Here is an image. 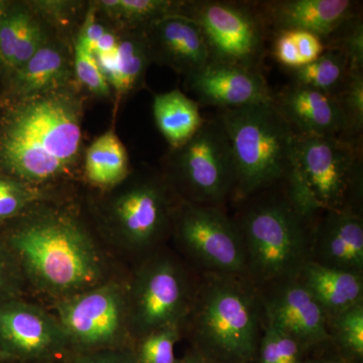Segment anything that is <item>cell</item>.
<instances>
[{"mask_svg": "<svg viewBox=\"0 0 363 363\" xmlns=\"http://www.w3.org/2000/svg\"><path fill=\"white\" fill-rule=\"evenodd\" d=\"M325 49L340 50L350 60V70H363V23L360 14L346 21L323 40Z\"/></svg>", "mask_w": 363, "mask_h": 363, "instance_id": "30", "label": "cell"}, {"mask_svg": "<svg viewBox=\"0 0 363 363\" xmlns=\"http://www.w3.org/2000/svg\"><path fill=\"white\" fill-rule=\"evenodd\" d=\"M88 181L101 188H112L128 178V152L113 131H107L88 147L85 159Z\"/></svg>", "mask_w": 363, "mask_h": 363, "instance_id": "23", "label": "cell"}, {"mask_svg": "<svg viewBox=\"0 0 363 363\" xmlns=\"http://www.w3.org/2000/svg\"><path fill=\"white\" fill-rule=\"evenodd\" d=\"M262 310L255 290L241 277L209 272L188 314L196 351L212 363L252 362Z\"/></svg>", "mask_w": 363, "mask_h": 363, "instance_id": "3", "label": "cell"}, {"mask_svg": "<svg viewBox=\"0 0 363 363\" xmlns=\"http://www.w3.org/2000/svg\"><path fill=\"white\" fill-rule=\"evenodd\" d=\"M118 43L119 38L116 37L111 30H107L106 33L98 40L93 55L95 57H100L114 54L118 47Z\"/></svg>", "mask_w": 363, "mask_h": 363, "instance_id": "41", "label": "cell"}, {"mask_svg": "<svg viewBox=\"0 0 363 363\" xmlns=\"http://www.w3.org/2000/svg\"><path fill=\"white\" fill-rule=\"evenodd\" d=\"M339 344L357 359L363 357V304L352 306L330 318Z\"/></svg>", "mask_w": 363, "mask_h": 363, "instance_id": "31", "label": "cell"}, {"mask_svg": "<svg viewBox=\"0 0 363 363\" xmlns=\"http://www.w3.org/2000/svg\"><path fill=\"white\" fill-rule=\"evenodd\" d=\"M235 162L233 197L247 200L295 171L296 133L274 100L220 111Z\"/></svg>", "mask_w": 363, "mask_h": 363, "instance_id": "5", "label": "cell"}, {"mask_svg": "<svg viewBox=\"0 0 363 363\" xmlns=\"http://www.w3.org/2000/svg\"><path fill=\"white\" fill-rule=\"evenodd\" d=\"M102 9L135 28H143L164 16L180 13L182 2L168 0H104Z\"/></svg>", "mask_w": 363, "mask_h": 363, "instance_id": "26", "label": "cell"}, {"mask_svg": "<svg viewBox=\"0 0 363 363\" xmlns=\"http://www.w3.org/2000/svg\"><path fill=\"white\" fill-rule=\"evenodd\" d=\"M107 28L101 23H98L95 18V9H91L86 16L81 32L76 44L80 45L88 52H94L98 40L106 33Z\"/></svg>", "mask_w": 363, "mask_h": 363, "instance_id": "40", "label": "cell"}, {"mask_svg": "<svg viewBox=\"0 0 363 363\" xmlns=\"http://www.w3.org/2000/svg\"><path fill=\"white\" fill-rule=\"evenodd\" d=\"M313 228L310 260L362 274L363 221L358 212L322 210Z\"/></svg>", "mask_w": 363, "mask_h": 363, "instance_id": "19", "label": "cell"}, {"mask_svg": "<svg viewBox=\"0 0 363 363\" xmlns=\"http://www.w3.org/2000/svg\"><path fill=\"white\" fill-rule=\"evenodd\" d=\"M303 350L295 338L266 321L257 350L259 363H303Z\"/></svg>", "mask_w": 363, "mask_h": 363, "instance_id": "29", "label": "cell"}, {"mask_svg": "<svg viewBox=\"0 0 363 363\" xmlns=\"http://www.w3.org/2000/svg\"><path fill=\"white\" fill-rule=\"evenodd\" d=\"M345 118L348 140L362 143L363 70H350L343 87L336 95Z\"/></svg>", "mask_w": 363, "mask_h": 363, "instance_id": "27", "label": "cell"}, {"mask_svg": "<svg viewBox=\"0 0 363 363\" xmlns=\"http://www.w3.org/2000/svg\"><path fill=\"white\" fill-rule=\"evenodd\" d=\"M66 76L63 52L52 45H44L18 69L16 87L26 97L39 96L59 85Z\"/></svg>", "mask_w": 363, "mask_h": 363, "instance_id": "24", "label": "cell"}, {"mask_svg": "<svg viewBox=\"0 0 363 363\" xmlns=\"http://www.w3.org/2000/svg\"><path fill=\"white\" fill-rule=\"evenodd\" d=\"M350 73V60L345 52L325 49L319 58L292 70L293 83L321 91L336 97Z\"/></svg>", "mask_w": 363, "mask_h": 363, "instance_id": "25", "label": "cell"}, {"mask_svg": "<svg viewBox=\"0 0 363 363\" xmlns=\"http://www.w3.org/2000/svg\"><path fill=\"white\" fill-rule=\"evenodd\" d=\"M59 363H135L133 350L69 353Z\"/></svg>", "mask_w": 363, "mask_h": 363, "instance_id": "37", "label": "cell"}, {"mask_svg": "<svg viewBox=\"0 0 363 363\" xmlns=\"http://www.w3.org/2000/svg\"><path fill=\"white\" fill-rule=\"evenodd\" d=\"M108 215L112 231L124 247L143 252L155 247L171 221L167 184L159 179L135 182L113 198Z\"/></svg>", "mask_w": 363, "mask_h": 363, "instance_id": "13", "label": "cell"}, {"mask_svg": "<svg viewBox=\"0 0 363 363\" xmlns=\"http://www.w3.org/2000/svg\"><path fill=\"white\" fill-rule=\"evenodd\" d=\"M253 4L267 30L276 33L303 30L322 42L359 14L358 2L350 0H272Z\"/></svg>", "mask_w": 363, "mask_h": 363, "instance_id": "16", "label": "cell"}, {"mask_svg": "<svg viewBox=\"0 0 363 363\" xmlns=\"http://www.w3.org/2000/svg\"><path fill=\"white\" fill-rule=\"evenodd\" d=\"M23 277L20 264L6 245H0V300L18 298Z\"/></svg>", "mask_w": 363, "mask_h": 363, "instance_id": "35", "label": "cell"}, {"mask_svg": "<svg viewBox=\"0 0 363 363\" xmlns=\"http://www.w3.org/2000/svg\"><path fill=\"white\" fill-rule=\"evenodd\" d=\"M332 363H357L353 362H348V360H341V362H331Z\"/></svg>", "mask_w": 363, "mask_h": 363, "instance_id": "46", "label": "cell"}, {"mask_svg": "<svg viewBox=\"0 0 363 363\" xmlns=\"http://www.w3.org/2000/svg\"><path fill=\"white\" fill-rule=\"evenodd\" d=\"M43 30L35 18H30L21 33L16 52H14L13 68L20 69L25 65L33 55L44 45Z\"/></svg>", "mask_w": 363, "mask_h": 363, "instance_id": "36", "label": "cell"}, {"mask_svg": "<svg viewBox=\"0 0 363 363\" xmlns=\"http://www.w3.org/2000/svg\"><path fill=\"white\" fill-rule=\"evenodd\" d=\"M292 35L302 66L311 63L319 58L325 51L323 42L317 35L303 30H293Z\"/></svg>", "mask_w": 363, "mask_h": 363, "instance_id": "39", "label": "cell"}, {"mask_svg": "<svg viewBox=\"0 0 363 363\" xmlns=\"http://www.w3.org/2000/svg\"><path fill=\"white\" fill-rule=\"evenodd\" d=\"M316 219L296 206L286 185L283 194L255 200L235 221L245 247V274L255 283L272 286L297 279L310 260Z\"/></svg>", "mask_w": 363, "mask_h": 363, "instance_id": "4", "label": "cell"}, {"mask_svg": "<svg viewBox=\"0 0 363 363\" xmlns=\"http://www.w3.org/2000/svg\"><path fill=\"white\" fill-rule=\"evenodd\" d=\"M272 100L296 135L328 136L350 142L336 97L292 83L272 95Z\"/></svg>", "mask_w": 363, "mask_h": 363, "instance_id": "18", "label": "cell"}, {"mask_svg": "<svg viewBox=\"0 0 363 363\" xmlns=\"http://www.w3.org/2000/svg\"><path fill=\"white\" fill-rule=\"evenodd\" d=\"M143 30L152 61L168 65L187 77L210 63L209 51L201 28L187 16H164Z\"/></svg>", "mask_w": 363, "mask_h": 363, "instance_id": "17", "label": "cell"}, {"mask_svg": "<svg viewBox=\"0 0 363 363\" xmlns=\"http://www.w3.org/2000/svg\"><path fill=\"white\" fill-rule=\"evenodd\" d=\"M11 360L9 355L6 354L1 350H0V363H4Z\"/></svg>", "mask_w": 363, "mask_h": 363, "instance_id": "43", "label": "cell"}, {"mask_svg": "<svg viewBox=\"0 0 363 363\" xmlns=\"http://www.w3.org/2000/svg\"><path fill=\"white\" fill-rule=\"evenodd\" d=\"M75 72L77 78L91 92L107 96L111 93L109 84L100 70L94 55L80 45H75Z\"/></svg>", "mask_w": 363, "mask_h": 363, "instance_id": "33", "label": "cell"}, {"mask_svg": "<svg viewBox=\"0 0 363 363\" xmlns=\"http://www.w3.org/2000/svg\"><path fill=\"white\" fill-rule=\"evenodd\" d=\"M298 279L328 318L362 303V274L325 267L308 260Z\"/></svg>", "mask_w": 363, "mask_h": 363, "instance_id": "20", "label": "cell"}, {"mask_svg": "<svg viewBox=\"0 0 363 363\" xmlns=\"http://www.w3.org/2000/svg\"><path fill=\"white\" fill-rule=\"evenodd\" d=\"M2 4L0 2V20H1L2 16H4V13H2Z\"/></svg>", "mask_w": 363, "mask_h": 363, "instance_id": "47", "label": "cell"}, {"mask_svg": "<svg viewBox=\"0 0 363 363\" xmlns=\"http://www.w3.org/2000/svg\"><path fill=\"white\" fill-rule=\"evenodd\" d=\"M296 173L321 210L359 211L362 143L328 136L296 135Z\"/></svg>", "mask_w": 363, "mask_h": 363, "instance_id": "6", "label": "cell"}, {"mask_svg": "<svg viewBox=\"0 0 363 363\" xmlns=\"http://www.w3.org/2000/svg\"><path fill=\"white\" fill-rule=\"evenodd\" d=\"M179 363H212L210 362L209 360L206 359L204 357H202L200 353H198L197 351L195 352L189 353V354L186 355L183 359H180Z\"/></svg>", "mask_w": 363, "mask_h": 363, "instance_id": "42", "label": "cell"}, {"mask_svg": "<svg viewBox=\"0 0 363 363\" xmlns=\"http://www.w3.org/2000/svg\"><path fill=\"white\" fill-rule=\"evenodd\" d=\"M187 85L198 104L220 111L264 104L272 101L274 95L262 71L214 62L188 76Z\"/></svg>", "mask_w": 363, "mask_h": 363, "instance_id": "14", "label": "cell"}, {"mask_svg": "<svg viewBox=\"0 0 363 363\" xmlns=\"http://www.w3.org/2000/svg\"><path fill=\"white\" fill-rule=\"evenodd\" d=\"M201 28L210 62L260 70L267 28L253 2H182L180 13Z\"/></svg>", "mask_w": 363, "mask_h": 363, "instance_id": "9", "label": "cell"}, {"mask_svg": "<svg viewBox=\"0 0 363 363\" xmlns=\"http://www.w3.org/2000/svg\"><path fill=\"white\" fill-rule=\"evenodd\" d=\"M37 199V192L23 182L0 177V223L18 216Z\"/></svg>", "mask_w": 363, "mask_h": 363, "instance_id": "32", "label": "cell"}, {"mask_svg": "<svg viewBox=\"0 0 363 363\" xmlns=\"http://www.w3.org/2000/svg\"><path fill=\"white\" fill-rule=\"evenodd\" d=\"M81 135L80 111L73 98L62 93L30 97L9 117L0 156L16 178L40 183L73 164Z\"/></svg>", "mask_w": 363, "mask_h": 363, "instance_id": "2", "label": "cell"}, {"mask_svg": "<svg viewBox=\"0 0 363 363\" xmlns=\"http://www.w3.org/2000/svg\"><path fill=\"white\" fill-rule=\"evenodd\" d=\"M55 316L65 333L69 353L133 350L128 288L118 281H105L57 301Z\"/></svg>", "mask_w": 363, "mask_h": 363, "instance_id": "7", "label": "cell"}, {"mask_svg": "<svg viewBox=\"0 0 363 363\" xmlns=\"http://www.w3.org/2000/svg\"><path fill=\"white\" fill-rule=\"evenodd\" d=\"M169 178L185 201L215 206L233 194L236 169L233 147L219 116L205 119L185 145L173 149Z\"/></svg>", "mask_w": 363, "mask_h": 363, "instance_id": "8", "label": "cell"}, {"mask_svg": "<svg viewBox=\"0 0 363 363\" xmlns=\"http://www.w3.org/2000/svg\"><path fill=\"white\" fill-rule=\"evenodd\" d=\"M175 225L181 247L210 274H245L240 229L219 208L185 201L177 211Z\"/></svg>", "mask_w": 363, "mask_h": 363, "instance_id": "11", "label": "cell"}, {"mask_svg": "<svg viewBox=\"0 0 363 363\" xmlns=\"http://www.w3.org/2000/svg\"><path fill=\"white\" fill-rule=\"evenodd\" d=\"M0 350L11 360L47 363L70 352L55 314L18 298L0 300Z\"/></svg>", "mask_w": 363, "mask_h": 363, "instance_id": "12", "label": "cell"}, {"mask_svg": "<svg viewBox=\"0 0 363 363\" xmlns=\"http://www.w3.org/2000/svg\"><path fill=\"white\" fill-rule=\"evenodd\" d=\"M4 363H47V362H20V360H9Z\"/></svg>", "mask_w": 363, "mask_h": 363, "instance_id": "44", "label": "cell"}, {"mask_svg": "<svg viewBox=\"0 0 363 363\" xmlns=\"http://www.w3.org/2000/svg\"><path fill=\"white\" fill-rule=\"evenodd\" d=\"M303 363H332L331 362H328V360H321V359H317V360H310V362H306Z\"/></svg>", "mask_w": 363, "mask_h": 363, "instance_id": "45", "label": "cell"}, {"mask_svg": "<svg viewBox=\"0 0 363 363\" xmlns=\"http://www.w3.org/2000/svg\"><path fill=\"white\" fill-rule=\"evenodd\" d=\"M33 16L26 11H14L2 16L0 20V58L13 66L14 52L26 26Z\"/></svg>", "mask_w": 363, "mask_h": 363, "instance_id": "34", "label": "cell"}, {"mask_svg": "<svg viewBox=\"0 0 363 363\" xmlns=\"http://www.w3.org/2000/svg\"><path fill=\"white\" fill-rule=\"evenodd\" d=\"M152 113L157 128L172 149L185 145L205 121L199 104L178 89L157 94L152 102Z\"/></svg>", "mask_w": 363, "mask_h": 363, "instance_id": "22", "label": "cell"}, {"mask_svg": "<svg viewBox=\"0 0 363 363\" xmlns=\"http://www.w3.org/2000/svg\"><path fill=\"white\" fill-rule=\"evenodd\" d=\"M6 245L25 279L57 301L105 281L97 245L82 224L68 215L33 216L14 229Z\"/></svg>", "mask_w": 363, "mask_h": 363, "instance_id": "1", "label": "cell"}, {"mask_svg": "<svg viewBox=\"0 0 363 363\" xmlns=\"http://www.w3.org/2000/svg\"><path fill=\"white\" fill-rule=\"evenodd\" d=\"M95 59L107 82L117 92L125 94L140 87L147 65L152 61L145 30L140 28L138 32L119 38L114 54Z\"/></svg>", "mask_w": 363, "mask_h": 363, "instance_id": "21", "label": "cell"}, {"mask_svg": "<svg viewBox=\"0 0 363 363\" xmlns=\"http://www.w3.org/2000/svg\"><path fill=\"white\" fill-rule=\"evenodd\" d=\"M272 288L262 302L267 322L292 336L303 348L329 338L326 313L298 278Z\"/></svg>", "mask_w": 363, "mask_h": 363, "instance_id": "15", "label": "cell"}, {"mask_svg": "<svg viewBox=\"0 0 363 363\" xmlns=\"http://www.w3.org/2000/svg\"><path fill=\"white\" fill-rule=\"evenodd\" d=\"M274 56L279 64L291 70L302 67V62H301L297 47L294 42L291 32L276 33V39L274 42Z\"/></svg>", "mask_w": 363, "mask_h": 363, "instance_id": "38", "label": "cell"}, {"mask_svg": "<svg viewBox=\"0 0 363 363\" xmlns=\"http://www.w3.org/2000/svg\"><path fill=\"white\" fill-rule=\"evenodd\" d=\"M180 327L152 331L136 340L133 345L135 363H179L176 357V344L180 338Z\"/></svg>", "mask_w": 363, "mask_h": 363, "instance_id": "28", "label": "cell"}, {"mask_svg": "<svg viewBox=\"0 0 363 363\" xmlns=\"http://www.w3.org/2000/svg\"><path fill=\"white\" fill-rule=\"evenodd\" d=\"M193 298L187 274L173 257H150L128 288V321L133 342L150 332L180 327L190 312Z\"/></svg>", "mask_w": 363, "mask_h": 363, "instance_id": "10", "label": "cell"}]
</instances>
